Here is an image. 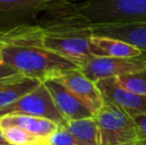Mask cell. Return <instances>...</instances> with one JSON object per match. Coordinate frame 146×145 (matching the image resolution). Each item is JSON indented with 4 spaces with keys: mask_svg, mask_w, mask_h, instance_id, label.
Segmentation results:
<instances>
[{
    "mask_svg": "<svg viewBox=\"0 0 146 145\" xmlns=\"http://www.w3.org/2000/svg\"><path fill=\"white\" fill-rule=\"evenodd\" d=\"M34 24L42 30L46 48L79 68L94 57L90 54L92 24L74 1H50Z\"/></svg>",
    "mask_w": 146,
    "mask_h": 145,
    "instance_id": "1",
    "label": "cell"
},
{
    "mask_svg": "<svg viewBox=\"0 0 146 145\" xmlns=\"http://www.w3.org/2000/svg\"><path fill=\"white\" fill-rule=\"evenodd\" d=\"M4 63L19 73L42 83L54 79L77 65L46 48L42 30L36 24H25L0 33Z\"/></svg>",
    "mask_w": 146,
    "mask_h": 145,
    "instance_id": "2",
    "label": "cell"
},
{
    "mask_svg": "<svg viewBox=\"0 0 146 145\" xmlns=\"http://www.w3.org/2000/svg\"><path fill=\"white\" fill-rule=\"evenodd\" d=\"M78 5L94 25L146 23V0H85Z\"/></svg>",
    "mask_w": 146,
    "mask_h": 145,
    "instance_id": "3",
    "label": "cell"
},
{
    "mask_svg": "<svg viewBox=\"0 0 146 145\" xmlns=\"http://www.w3.org/2000/svg\"><path fill=\"white\" fill-rule=\"evenodd\" d=\"M100 131V145H129L138 141L134 118L113 103L104 105L94 115Z\"/></svg>",
    "mask_w": 146,
    "mask_h": 145,
    "instance_id": "4",
    "label": "cell"
},
{
    "mask_svg": "<svg viewBox=\"0 0 146 145\" xmlns=\"http://www.w3.org/2000/svg\"><path fill=\"white\" fill-rule=\"evenodd\" d=\"M7 114H26L47 118L60 126H65L68 122L56 107L52 95L44 83L11 107L1 110L0 117Z\"/></svg>",
    "mask_w": 146,
    "mask_h": 145,
    "instance_id": "5",
    "label": "cell"
},
{
    "mask_svg": "<svg viewBox=\"0 0 146 145\" xmlns=\"http://www.w3.org/2000/svg\"><path fill=\"white\" fill-rule=\"evenodd\" d=\"M146 69V53L133 58L92 57L81 66L80 70L92 81L119 77Z\"/></svg>",
    "mask_w": 146,
    "mask_h": 145,
    "instance_id": "6",
    "label": "cell"
},
{
    "mask_svg": "<svg viewBox=\"0 0 146 145\" xmlns=\"http://www.w3.org/2000/svg\"><path fill=\"white\" fill-rule=\"evenodd\" d=\"M52 0H0V33L34 24Z\"/></svg>",
    "mask_w": 146,
    "mask_h": 145,
    "instance_id": "7",
    "label": "cell"
},
{
    "mask_svg": "<svg viewBox=\"0 0 146 145\" xmlns=\"http://www.w3.org/2000/svg\"><path fill=\"white\" fill-rule=\"evenodd\" d=\"M104 101L113 103L132 118L146 114V97L128 91L118 83L116 77L96 81Z\"/></svg>",
    "mask_w": 146,
    "mask_h": 145,
    "instance_id": "8",
    "label": "cell"
},
{
    "mask_svg": "<svg viewBox=\"0 0 146 145\" xmlns=\"http://www.w3.org/2000/svg\"><path fill=\"white\" fill-rule=\"evenodd\" d=\"M54 79L63 83L94 112V115L104 105V99L96 83L84 75L80 69L70 70Z\"/></svg>",
    "mask_w": 146,
    "mask_h": 145,
    "instance_id": "9",
    "label": "cell"
},
{
    "mask_svg": "<svg viewBox=\"0 0 146 145\" xmlns=\"http://www.w3.org/2000/svg\"><path fill=\"white\" fill-rule=\"evenodd\" d=\"M44 83L50 91L56 107L67 121L94 116V112L59 81L48 79Z\"/></svg>",
    "mask_w": 146,
    "mask_h": 145,
    "instance_id": "10",
    "label": "cell"
},
{
    "mask_svg": "<svg viewBox=\"0 0 146 145\" xmlns=\"http://www.w3.org/2000/svg\"><path fill=\"white\" fill-rule=\"evenodd\" d=\"M94 35L106 36L123 41L146 53V23L92 24Z\"/></svg>",
    "mask_w": 146,
    "mask_h": 145,
    "instance_id": "11",
    "label": "cell"
},
{
    "mask_svg": "<svg viewBox=\"0 0 146 145\" xmlns=\"http://www.w3.org/2000/svg\"><path fill=\"white\" fill-rule=\"evenodd\" d=\"M18 126L30 133L48 141L53 133L59 129L60 125L50 119L26 114H7L0 117V127Z\"/></svg>",
    "mask_w": 146,
    "mask_h": 145,
    "instance_id": "12",
    "label": "cell"
},
{
    "mask_svg": "<svg viewBox=\"0 0 146 145\" xmlns=\"http://www.w3.org/2000/svg\"><path fill=\"white\" fill-rule=\"evenodd\" d=\"M90 54L94 57L133 58L145 53L123 41L110 37L94 35L90 40Z\"/></svg>",
    "mask_w": 146,
    "mask_h": 145,
    "instance_id": "13",
    "label": "cell"
},
{
    "mask_svg": "<svg viewBox=\"0 0 146 145\" xmlns=\"http://www.w3.org/2000/svg\"><path fill=\"white\" fill-rule=\"evenodd\" d=\"M42 83V81L24 77L0 89V111L17 103Z\"/></svg>",
    "mask_w": 146,
    "mask_h": 145,
    "instance_id": "14",
    "label": "cell"
},
{
    "mask_svg": "<svg viewBox=\"0 0 146 145\" xmlns=\"http://www.w3.org/2000/svg\"><path fill=\"white\" fill-rule=\"evenodd\" d=\"M66 129L75 137L88 145H100V131L96 117L70 120L66 123Z\"/></svg>",
    "mask_w": 146,
    "mask_h": 145,
    "instance_id": "15",
    "label": "cell"
},
{
    "mask_svg": "<svg viewBox=\"0 0 146 145\" xmlns=\"http://www.w3.org/2000/svg\"><path fill=\"white\" fill-rule=\"evenodd\" d=\"M3 136L10 145H46L48 141L30 133L29 131L18 126L1 127Z\"/></svg>",
    "mask_w": 146,
    "mask_h": 145,
    "instance_id": "16",
    "label": "cell"
},
{
    "mask_svg": "<svg viewBox=\"0 0 146 145\" xmlns=\"http://www.w3.org/2000/svg\"><path fill=\"white\" fill-rule=\"evenodd\" d=\"M120 85L134 93L146 97V69L116 77Z\"/></svg>",
    "mask_w": 146,
    "mask_h": 145,
    "instance_id": "17",
    "label": "cell"
},
{
    "mask_svg": "<svg viewBox=\"0 0 146 145\" xmlns=\"http://www.w3.org/2000/svg\"><path fill=\"white\" fill-rule=\"evenodd\" d=\"M49 145H88L69 132L65 127L60 126L59 129L49 138Z\"/></svg>",
    "mask_w": 146,
    "mask_h": 145,
    "instance_id": "18",
    "label": "cell"
},
{
    "mask_svg": "<svg viewBox=\"0 0 146 145\" xmlns=\"http://www.w3.org/2000/svg\"><path fill=\"white\" fill-rule=\"evenodd\" d=\"M25 75L19 73L12 67L4 63L3 65L0 66V89H2L10 83H14V81L23 79Z\"/></svg>",
    "mask_w": 146,
    "mask_h": 145,
    "instance_id": "19",
    "label": "cell"
},
{
    "mask_svg": "<svg viewBox=\"0 0 146 145\" xmlns=\"http://www.w3.org/2000/svg\"><path fill=\"white\" fill-rule=\"evenodd\" d=\"M138 127V140L146 144V114L134 118Z\"/></svg>",
    "mask_w": 146,
    "mask_h": 145,
    "instance_id": "20",
    "label": "cell"
},
{
    "mask_svg": "<svg viewBox=\"0 0 146 145\" xmlns=\"http://www.w3.org/2000/svg\"><path fill=\"white\" fill-rule=\"evenodd\" d=\"M4 64V59H3V43L0 41V66Z\"/></svg>",
    "mask_w": 146,
    "mask_h": 145,
    "instance_id": "21",
    "label": "cell"
},
{
    "mask_svg": "<svg viewBox=\"0 0 146 145\" xmlns=\"http://www.w3.org/2000/svg\"><path fill=\"white\" fill-rule=\"evenodd\" d=\"M0 145H10V144L7 143V141H6L5 138H4L3 132H2L1 127H0Z\"/></svg>",
    "mask_w": 146,
    "mask_h": 145,
    "instance_id": "22",
    "label": "cell"
},
{
    "mask_svg": "<svg viewBox=\"0 0 146 145\" xmlns=\"http://www.w3.org/2000/svg\"><path fill=\"white\" fill-rule=\"evenodd\" d=\"M129 145H146L145 143H143V142H141V141H136V142H134V143H132V144H129Z\"/></svg>",
    "mask_w": 146,
    "mask_h": 145,
    "instance_id": "23",
    "label": "cell"
},
{
    "mask_svg": "<svg viewBox=\"0 0 146 145\" xmlns=\"http://www.w3.org/2000/svg\"><path fill=\"white\" fill-rule=\"evenodd\" d=\"M69 1H75V0H69Z\"/></svg>",
    "mask_w": 146,
    "mask_h": 145,
    "instance_id": "24",
    "label": "cell"
},
{
    "mask_svg": "<svg viewBox=\"0 0 146 145\" xmlns=\"http://www.w3.org/2000/svg\"><path fill=\"white\" fill-rule=\"evenodd\" d=\"M46 145H49V144H46Z\"/></svg>",
    "mask_w": 146,
    "mask_h": 145,
    "instance_id": "25",
    "label": "cell"
}]
</instances>
